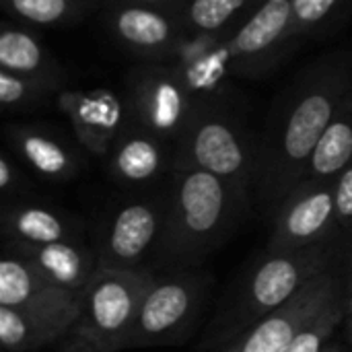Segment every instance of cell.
Listing matches in <instances>:
<instances>
[{
  "label": "cell",
  "mask_w": 352,
  "mask_h": 352,
  "mask_svg": "<svg viewBox=\"0 0 352 352\" xmlns=\"http://www.w3.org/2000/svg\"><path fill=\"white\" fill-rule=\"evenodd\" d=\"M52 89L54 85L0 68V103L4 107H21L27 103H35L43 99Z\"/></svg>",
  "instance_id": "cb8c5ba5"
},
{
  "label": "cell",
  "mask_w": 352,
  "mask_h": 352,
  "mask_svg": "<svg viewBox=\"0 0 352 352\" xmlns=\"http://www.w3.org/2000/svg\"><path fill=\"white\" fill-rule=\"evenodd\" d=\"M336 182V179H334ZM334 182L303 179L276 210L266 252H293L336 237Z\"/></svg>",
  "instance_id": "8fae6325"
},
{
  "label": "cell",
  "mask_w": 352,
  "mask_h": 352,
  "mask_svg": "<svg viewBox=\"0 0 352 352\" xmlns=\"http://www.w3.org/2000/svg\"><path fill=\"white\" fill-rule=\"evenodd\" d=\"M212 287L214 278L202 266L153 270L128 351L190 342L202 324Z\"/></svg>",
  "instance_id": "5b68a950"
},
{
  "label": "cell",
  "mask_w": 352,
  "mask_h": 352,
  "mask_svg": "<svg viewBox=\"0 0 352 352\" xmlns=\"http://www.w3.org/2000/svg\"><path fill=\"white\" fill-rule=\"evenodd\" d=\"M0 231L2 241L31 245L87 241V227L78 217L35 198L2 204Z\"/></svg>",
  "instance_id": "2e32d148"
},
{
  "label": "cell",
  "mask_w": 352,
  "mask_h": 352,
  "mask_svg": "<svg viewBox=\"0 0 352 352\" xmlns=\"http://www.w3.org/2000/svg\"><path fill=\"white\" fill-rule=\"evenodd\" d=\"M8 140L14 146V153L43 179L68 182L80 171L76 153H72L70 146L52 134H45L37 128L12 126L8 128Z\"/></svg>",
  "instance_id": "ac0fdd59"
},
{
  "label": "cell",
  "mask_w": 352,
  "mask_h": 352,
  "mask_svg": "<svg viewBox=\"0 0 352 352\" xmlns=\"http://www.w3.org/2000/svg\"><path fill=\"white\" fill-rule=\"evenodd\" d=\"M151 280V268H99L82 293L74 326L56 351H128V342Z\"/></svg>",
  "instance_id": "277c9868"
},
{
  "label": "cell",
  "mask_w": 352,
  "mask_h": 352,
  "mask_svg": "<svg viewBox=\"0 0 352 352\" xmlns=\"http://www.w3.org/2000/svg\"><path fill=\"white\" fill-rule=\"evenodd\" d=\"M105 23L111 35L130 52L155 60L177 52L188 37L177 16L148 6H107Z\"/></svg>",
  "instance_id": "5bb4252c"
},
{
  "label": "cell",
  "mask_w": 352,
  "mask_h": 352,
  "mask_svg": "<svg viewBox=\"0 0 352 352\" xmlns=\"http://www.w3.org/2000/svg\"><path fill=\"white\" fill-rule=\"evenodd\" d=\"M68 328L0 305V349L2 352H39L58 346Z\"/></svg>",
  "instance_id": "44dd1931"
},
{
  "label": "cell",
  "mask_w": 352,
  "mask_h": 352,
  "mask_svg": "<svg viewBox=\"0 0 352 352\" xmlns=\"http://www.w3.org/2000/svg\"><path fill=\"white\" fill-rule=\"evenodd\" d=\"M175 161V146L144 128L130 124L122 130L107 153L111 177L134 190H148L165 184Z\"/></svg>",
  "instance_id": "4fadbf2b"
},
{
  "label": "cell",
  "mask_w": 352,
  "mask_h": 352,
  "mask_svg": "<svg viewBox=\"0 0 352 352\" xmlns=\"http://www.w3.org/2000/svg\"><path fill=\"white\" fill-rule=\"evenodd\" d=\"M93 2H103L107 6H113V4H134V6H148V8H157V10H163L167 14H173L179 19L182 10L186 8V4L190 0H93Z\"/></svg>",
  "instance_id": "83f0119b"
},
{
  "label": "cell",
  "mask_w": 352,
  "mask_h": 352,
  "mask_svg": "<svg viewBox=\"0 0 352 352\" xmlns=\"http://www.w3.org/2000/svg\"><path fill=\"white\" fill-rule=\"evenodd\" d=\"M0 192H2L4 204L33 198L31 182L23 175V171H21L19 165L8 157V153H4V155L0 157Z\"/></svg>",
  "instance_id": "4316f807"
},
{
  "label": "cell",
  "mask_w": 352,
  "mask_h": 352,
  "mask_svg": "<svg viewBox=\"0 0 352 352\" xmlns=\"http://www.w3.org/2000/svg\"><path fill=\"white\" fill-rule=\"evenodd\" d=\"M351 93L352 54L338 52L303 70L274 101L258 138L254 177V206L268 223L305 179L322 134Z\"/></svg>",
  "instance_id": "6da1fadb"
},
{
  "label": "cell",
  "mask_w": 352,
  "mask_h": 352,
  "mask_svg": "<svg viewBox=\"0 0 352 352\" xmlns=\"http://www.w3.org/2000/svg\"><path fill=\"white\" fill-rule=\"evenodd\" d=\"M58 105L68 116L78 142L93 155L107 157L126 128L120 99L105 89L66 91L58 97Z\"/></svg>",
  "instance_id": "e0dca14e"
},
{
  "label": "cell",
  "mask_w": 352,
  "mask_h": 352,
  "mask_svg": "<svg viewBox=\"0 0 352 352\" xmlns=\"http://www.w3.org/2000/svg\"><path fill=\"white\" fill-rule=\"evenodd\" d=\"M56 352H58V351H56Z\"/></svg>",
  "instance_id": "1f68e13d"
},
{
  "label": "cell",
  "mask_w": 352,
  "mask_h": 352,
  "mask_svg": "<svg viewBox=\"0 0 352 352\" xmlns=\"http://www.w3.org/2000/svg\"><path fill=\"white\" fill-rule=\"evenodd\" d=\"M2 8L33 25H64L82 16L87 0H0ZM93 2V0H91Z\"/></svg>",
  "instance_id": "603a6c76"
},
{
  "label": "cell",
  "mask_w": 352,
  "mask_h": 352,
  "mask_svg": "<svg viewBox=\"0 0 352 352\" xmlns=\"http://www.w3.org/2000/svg\"><path fill=\"white\" fill-rule=\"evenodd\" d=\"M344 291L346 276L342 262L309 280L285 307L264 318L231 342L208 352H283L320 309Z\"/></svg>",
  "instance_id": "30bf717a"
},
{
  "label": "cell",
  "mask_w": 352,
  "mask_h": 352,
  "mask_svg": "<svg viewBox=\"0 0 352 352\" xmlns=\"http://www.w3.org/2000/svg\"><path fill=\"white\" fill-rule=\"evenodd\" d=\"M336 198V237L349 245L352 237V163L334 182Z\"/></svg>",
  "instance_id": "484cf974"
},
{
  "label": "cell",
  "mask_w": 352,
  "mask_h": 352,
  "mask_svg": "<svg viewBox=\"0 0 352 352\" xmlns=\"http://www.w3.org/2000/svg\"><path fill=\"white\" fill-rule=\"evenodd\" d=\"M346 318H344V324H342V328H344V342H346V346H349V352H352V297L346 299Z\"/></svg>",
  "instance_id": "f546056e"
},
{
  "label": "cell",
  "mask_w": 352,
  "mask_h": 352,
  "mask_svg": "<svg viewBox=\"0 0 352 352\" xmlns=\"http://www.w3.org/2000/svg\"><path fill=\"white\" fill-rule=\"evenodd\" d=\"M250 208L252 202L221 177L192 163L173 161L165 223L148 268H200L229 241Z\"/></svg>",
  "instance_id": "7a4b0ae2"
},
{
  "label": "cell",
  "mask_w": 352,
  "mask_h": 352,
  "mask_svg": "<svg viewBox=\"0 0 352 352\" xmlns=\"http://www.w3.org/2000/svg\"><path fill=\"white\" fill-rule=\"evenodd\" d=\"M266 0H190L179 14L186 35L219 43L231 27L239 29Z\"/></svg>",
  "instance_id": "d6986e66"
},
{
  "label": "cell",
  "mask_w": 352,
  "mask_h": 352,
  "mask_svg": "<svg viewBox=\"0 0 352 352\" xmlns=\"http://www.w3.org/2000/svg\"><path fill=\"white\" fill-rule=\"evenodd\" d=\"M346 291L320 309L283 352H324L346 318Z\"/></svg>",
  "instance_id": "7402d4cb"
},
{
  "label": "cell",
  "mask_w": 352,
  "mask_h": 352,
  "mask_svg": "<svg viewBox=\"0 0 352 352\" xmlns=\"http://www.w3.org/2000/svg\"><path fill=\"white\" fill-rule=\"evenodd\" d=\"M342 0H293V37L324 23Z\"/></svg>",
  "instance_id": "d4e9b609"
},
{
  "label": "cell",
  "mask_w": 352,
  "mask_h": 352,
  "mask_svg": "<svg viewBox=\"0 0 352 352\" xmlns=\"http://www.w3.org/2000/svg\"><path fill=\"white\" fill-rule=\"evenodd\" d=\"M293 37V0H266L233 35L214 43L194 66L186 68L190 85L214 82L223 72L252 74L264 70Z\"/></svg>",
  "instance_id": "52a82bcc"
},
{
  "label": "cell",
  "mask_w": 352,
  "mask_h": 352,
  "mask_svg": "<svg viewBox=\"0 0 352 352\" xmlns=\"http://www.w3.org/2000/svg\"><path fill=\"white\" fill-rule=\"evenodd\" d=\"M0 68L58 85L60 68L41 43L27 31L16 27H2L0 31Z\"/></svg>",
  "instance_id": "ffe728a7"
},
{
  "label": "cell",
  "mask_w": 352,
  "mask_h": 352,
  "mask_svg": "<svg viewBox=\"0 0 352 352\" xmlns=\"http://www.w3.org/2000/svg\"><path fill=\"white\" fill-rule=\"evenodd\" d=\"M128 101L132 124L175 146L198 99H194L186 68L142 66L130 76Z\"/></svg>",
  "instance_id": "9c48e42d"
},
{
  "label": "cell",
  "mask_w": 352,
  "mask_h": 352,
  "mask_svg": "<svg viewBox=\"0 0 352 352\" xmlns=\"http://www.w3.org/2000/svg\"><path fill=\"white\" fill-rule=\"evenodd\" d=\"M344 276H346V299L352 297V237L346 245V256H344Z\"/></svg>",
  "instance_id": "f1b7e54d"
},
{
  "label": "cell",
  "mask_w": 352,
  "mask_h": 352,
  "mask_svg": "<svg viewBox=\"0 0 352 352\" xmlns=\"http://www.w3.org/2000/svg\"><path fill=\"white\" fill-rule=\"evenodd\" d=\"M256 148L258 138L235 116L210 101H196L192 118L175 144V161L192 163L221 177L254 206Z\"/></svg>",
  "instance_id": "8992f818"
},
{
  "label": "cell",
  "mask_w": 352,
  "mask_h": 352,
  "mask_svg": "<svg viewBox=\"0 0 352 352\" xmlns=\"http://www.w3.org/2000/svg\"><path fill=\"white\" fill-rule=\"evenodd\" d=\"M0 305L60 324L68 330L74 326L80 309L76 297L52 285L4 248L0 258Z\"/></svg>",
  "instance_id": "7c38bea8"
},
{
  "label": "cell",
  "mask_w": 352,
  "mask_h": 352,
  "mask_svg": "<svg viewBox=\"0 0 352 352\" xmlns=\"http://www.w3.org/2000/svg\"><path fill=\"white\" fill-rule=\"evenodd\" d=\"M2 248L27 262L35 272L47 278L52 285L68 291L78 301L89 283L99 270L93 243L87 241H58L45 245L2 241Z\"/></svg>",
  "instance_id": "9a60e30c"
},
{
  "label": "cell",
  "mask_w": 352,
  "mask_h": 352,
  "mask_svg": "<svg viewBox=\"0 0 352 352\" xmlns=\"http://www.w3.org/2000/svg\"><path fill=\"white\" fill-rule=\"evenodd\" d=\"M342 241H324L293 252H266L227 289L198 344L219 349L285 307L309 280L344 262Z\"/></svg>",
  "instance_id": "3957f363"
},
{
  "label": "cell",
  "mask_w": 352,
  "mask_h": 352,
  "mask_svg": "<svg viewBox=\"0 0 352 352\" xmlns=\"http://www.w3.org/2000/svg\"><path fill=\"white\" fill-rule=\"evenodd\" d=\"M324 352H344L342 351V342H338V340H332V342L326 346V351Z\"/></svg>",
  "instance_id": "4dcf8cb0"
},
{
  "label": "cell",
  "mask_w": 352,
  "mask_h": 352,
  "mask_svg": "<svg viewBox=\"0 0 352 352\" xmlns=\"http://www.w3.org/2000/svg\"><path fill=\"white\" fill-rule=\"evenodd\" d=\"M167 204V182L111 204L93 231L99 268H148L161 239Z\"/></svg>",
  "instance_id": "ba28073f"
}]
</instances>
